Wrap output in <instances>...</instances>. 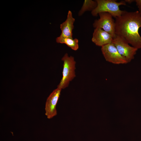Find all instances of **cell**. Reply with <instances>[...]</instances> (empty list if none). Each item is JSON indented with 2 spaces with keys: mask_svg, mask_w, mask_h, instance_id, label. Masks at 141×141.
<instances>
[{
  "mask_svg": "<svg viewBox=\"0 0 141 141\" xmlns=\"http://www.w3.org/2000/svg\"><path fill=\"white\" fill-rule=\"evenodd\" d=\"M124 1L125 2L127 3H131L133 2L134 1H135V0H125Z\"/></svg>",
  "mask_w": 141,
  "mask_h": 141,
  "instance_id": "4fadbf2b",
  "label": "cell"
},
{
  "mask_svg": "<svg viewBox=\"0 0 141 141\" xmlns=\"http://www.w3.org/2000/svg\"><path fill=\"white\" fill-rule=\"evenodd\" d=\"M101 50L105 59L108 62L115 64L128 63L126 58L120 54L112 43L101 47Z\"/></svg>",
  "mask_w": 141,
  "mask_h": 141,
  "instance_id": "5b68a950",
  "label": "cell"
},
{
  "mask_svg": "<svg viewBox=\"0 0 141 141\" xmlns=\"http://www.w3.org/2000/svg\"><path fill=\"white\" fill-rule=\"evenodd\" d=\"M113 37L111 34L100 28L94 30L92 41L96 45L102 47L112 43Z\"/></svg>",
  "mask_w": 141,
  "mask_h": 141,
  "instance_id": "ba28073f",
  "label": "cell"
},
{
  "mask_svg": "<svg viewBox=\"0 0 141 141\" xmlns=\"http://www.w3.org/2000/svg\"><path fill=\"white\" fill-rule=\"evenodd\" d=\"M75 19L73 17L71 11L69 10L66 20L60 25L61 32L60 36L73 38V30Z\"/></svg>",
  "mask_w": 141,
  "mask_h": 141,
  "instance_id": "9c48e42d",
  "label": "cell"
},
{
  "mask_svg": "<svg viewBox=\"0 0 141 141\" xmlns=\"http://www.w3.org/2000/svg\"><path fill=\"white\" fill-rule=\"evenodd\" d=\"M115 31L116 35L124 38L132 46L141 49V37L139 33L141 27V13L138 11H124L115 18Z\"/></svg>",
  "mask_w": 141,
  "mask_h": 141,
  "instance_id": "6da1fadb",
  "label": "cell"
},
{
  "mask_svg": "<svg viewBox=\"0 0 141 141\" xmlns=\"http://www.w3.org/2000/svg\"><path fill=\"white\" fill-rule=\"evenodd\" d=\"M97 3L96 7L91 11L92 15L96 16L99 13L102 12H107L110 14L115 18L121 16L124 11L119 8L121 5H126L124 1L117 2L114 0H96Z\"/></svg>",
  "mask_w": 141,
  "mask_h": 141,
  "instance_id": "7a4b0ae2",
  "label": "cell"
},
{
  "mask_svg": "<svg viewBox=\"0 0 141 141\" xmlns=\"http://www.w3.org/2000/svg\"><path fill=\"white\" fill-rule=\"evenodd\" d=\"M61 89L57 88L54 90L48 98L45 105V115L51 119L57 114L56 105L60 97Z\"/></svg>",
  "mask_w": 141,
  "mask_h": 141,
  "instance_id": "52a82bcc",
  "label": "cell"
},
{
  "mask_svg": "<svg viewBox=\"0 0 141 141\" xmlns=\"http://www.w3.org/2000/svg\"><path fill=\"white\" fill-rule=\"evenodd\" d=\"M56 41L58 43L64 44L74 50H77L79 48L78 40L77 38L60 36L56 38Z\"/></svg>",
  "mask_w": 141,
  "mask_h": 141,
  "instance_id": "30bf717a",
  "label": "cell"
},
{
  "mask_svg": "<svg viewBox=\"0 0 141 141\" xmlns=\"http://www.w3.org/2000/svg\"><path fill=\"white\" fill-rule=\"evenodd\" d=\"M135 2H136V5L138 8V11L141 13V0H136Z\"/></svg>",
  "mask_w": 141,
  "mask_h": 141,
  "instance_id": "7c38bea8",
  "label": "cell"
},
{
  "mask_svg": "<svg viewBox=\"0 0 141 141\" xmlns=\"http://www.w3.org/2000/svg\"></svg>",
  "mask_w": 141,
  "mask_h": 141,
  "instance_id": "5bb4252c",
  "label": "cell"
},
{
  "mask_svg": "<svg viewBox=\"0 0 141 141\" xmlns=\"http://www.w3.org/2000/svg\"><path fill=\"white\" fill-rule=\"evenodd\" d=\"M97 3L96 1L85 0L79 12V16H81L86 11H92L97 7Z\"/></svg>",
  "mask_w": 141,
  "mask_h": 141,
  "instance_id": "8fae6325",
  "label": "cell"
},
{
  "mask_svg": "<svg viewBox=\"0 0 141 141\" xmlns=\"http://www.w3.org/2000/svg\"><path fill=\"white\" fill-rule=\"evenodd\" d=\"M63 61L62 77L57 88L63 89L67 87L70 82L75 77L76 62L74 57L66 53L62 58Z\"/></svg>",
  "mask_w": 141,
  "mask_h": 141,
  "instance_id": "3957f363",
  "label": "cell"
},
{
  "mask_svg": "<svg viewBox=\"0 0 141 141\" xmlns=\"http://www.w3.org/2000/svg\"><path fill=\"white\" fill-rule=\"evenodd\" d=\"M99 18L95 20L93 24L95 28H100L108 33L114 37L116 35L115 31V20L112 16L107 12L98 14Z\"/></svg>",
  "mask_w": 141,
  "mask_h": 141,
  "instance_id": "8992f818",
  "label": "cell"
},
{
  "mask_svg": "<svg viewBox=\"0 0 141 141\" xmlns=\"http://www.w3.org/2000/svg\"><path fill=\"white\" fill-rule=\"evenodd\" d=\"M112 43L120 54L126 58L128 63L134 59L138 49L130 45L124 38L116 35L113 38Z\"/></svg>",
  "mask_w": 141,
  "mask_h": 141,
  "instance_id": "277c9868",
  "label": "cell"
}]
</instances>
